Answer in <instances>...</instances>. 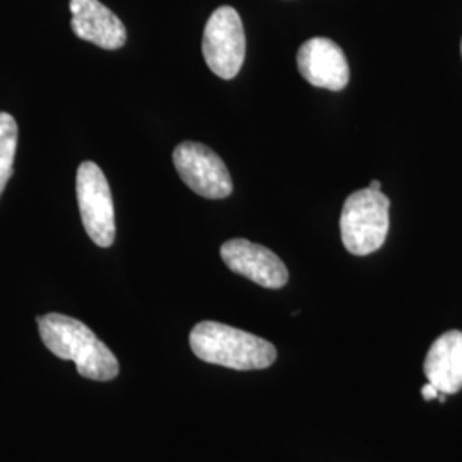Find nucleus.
<instances>
[{"label":"nucleus","instance_id":"9","mask_svg":"<svg viewBox=\"0 0 462 462\" xmlns=\"http://www.w3.org/2000/svg\"><path fill=\"white\" fill-rule=\"evenodd\" d=\"M72 32L84 42L99 49H122L127 42V30L120 17L99 0H70Z\"/></svg>","mask_w":462,"mask_h":462},{"label":"nucleus","instance_id":"13","mask_svg":"<svg viewBox=\"0 0 462 462\" xmlns=\"http://www.w3.org/2000/svg\"><path fill=\"white\" fill-rule=\"evenodd\" d=\"M368 189H372V190H382V183L379 180H372L370 185H368Z\"/></svg>","mask_w":462,"mask_h":462},{"label":"nucleus","instance_id":"12","mask_svg":"<svg viewBox=\"0 0 462 462\" xmlns=\"http://www.w3.org/2000/svg\"><path fill=\"white\" fill-rule=\"evenodd\" d=\"M439 389L435 387V385H431V383H425L423 387H421V397L425 399V401H433V399H437L439 397Z\"/></svg>","mask_w":462,"mask_h":462},{"label":"nucleus","instance_id":"7","mask_svg":"<svg viewBox=\"0 0 462 462\" xmlns=\"http://www.w3.org/2000/svg\"><path fill=\"white\" fill-rule=\"evenodd\" d=\"M221 259L230 271L259 286L280 290L288 282V269L280 257L273 250L245 238L225 242L221 245Z\"/></svg>","mask_w":462,"mask_h":462},{"label":"nucleus","instance_id":"8","mask_svg":"<svg viewBox=\"0 0 462 462\" xmlns=\"http://www.w3.org/2000/svg\"><path fill=\"white\" fill-rule=\"evenodd\" d=\"M297 66L305 81L322 89L341 91L349 83V66L343 49L324 36L305 42L297 55Z\"/></svg>","mask_w":462,"mask_h":462},{"label":"nucleus","instance_id":"3","mask_svg":"<svg viewBox=\"0 0 462 462\" xmlns=\"http://www.w3.org/2000/svg\"><path fill=\"white\" fill-rule=\"evenodd\" d=\"M391 200L382 190L364 189L346 199L341 213V238L349 254L368 255L379 250L389 233Z\"/></svg>","mask_w":462,"mask_h":462},{"label":"nucleus","instance_id":"11","mask_svg":"<svg viewBox=\"0 0 462 462\" xmlns=\"http://www.w3.org/2000/svg\"><path fill=\"white\" fill-rule=\"evenodd\" d=\"M17 149V124L14 116L0 114V196L13 177Z\"/></svg>","mask_w":462,"mask_h":462},{"label":"nucleus","instance_id":"5","mask_svg":"<svg viewBox=\"0 0 462 462\" xmlns=\"http://www.w3.org/2000/svg\"><path fill=\"white\" fill-rule=\"evenodd\" d=\"M76 192L88 236L98 247H110L116 240V208L108 180L97 163L84 162L79 165Z\"/></svg>","mask_w":462,"mask_h":462},{"label":"nucleus","instance_id":"10","mask_svg":"<svg viewBox=\"0 0 462 462\" xmlns=\"http://www.w3.org/2000/svg\"><path fill=\"white\" fill-rule=\"evenodd\" d=\"M431 385L444 394H456L462 389V332L448 330L430 346L423 365Z\"/></svg>","mask_w":462,"mask_h":462},{"label":"nucleus","instance_id":"1","mask_svg":"<svg viewBox=\"0 0 462 462\" xmlns=\"http://www.w3.org/2000/svg\"><path fill=\"white\" fill-rule=\"evenodd\" d=\"M43 345L60 358L76 364L86 379L108 382L120 372L118 360L97 334L81 320L62 314L40 315L36 319Z\"/></svg>","mask_w":462,"mask_h":462},{"label":"nucleus","instance_id":"2","mask_svg":"<svg viewBox=\"0 0 462 462\" xmlns=\"http://www.w3.org/2000/svg\"><path fill=\"white\" fill-rule=\"evenodd\" d=\"M189 343L199 360L231 370H264L278 358L273 343L213 320L194 326Z\"/></svg>","mask_w":462,"mask_h":462},{"label":"nucleus","instance_id":"6","mask_svg":"<svg viewBox=\"0 0 462 462\" xmlns=\"http://www.w3.org/2000/svg\"><path fill=\"white\" fill-rule=\"evenodd\" d=\"M173 165L185 185L206 199H226L233 192L230 171L213 149L185 141L173 151Z\"/></svg>","mask_w":462,"mask_h":462},{"label":"nucleus","instance_id":"4","mask_svg":"<svg viewBox=\"0 0 462 462\" xmlns=\"http://www.w3.org/2000/svg\"><path fill=\"white\" fill-rule=\"evenodd\" d=\"M245 30L242 17L231 5L217 7L206 23L202 55L208 67L221 79H233L245 60Z\"/></svg>","mask_w":462,"mask_h":462},{"label":"nucleus","instance_id":"14","mask_svg":"<svg viewBox=\"0 0 462 462\" xmlns=\"http://www.w3.org/2000/svg\"><path fill=\"white\" fill-rule=\"evenodd\" d=\"M461 53H462V42H461Z\"/></svg>","mask_w":462,"mask_h":462}]
</instances>
